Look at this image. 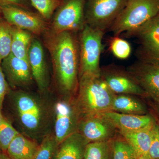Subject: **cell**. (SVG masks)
Listing matches in <instances>:
<instances>
[{
    "mask_svg": "<svg viewBox=\"0 0 159 159\" xmlns=\"http://www.w3.org/2000/svg\"><path fill=\"white\" fill-rule=\"evenodd\" d=\"M73 31L51 32L46 46L51 54L55 86L60 97H74L79 81L78 40Z\"/></svg>",
    "mask_w": 159,
    "mask_h": 159,
    "instance_id": "obj_1",
    "label": "cell"
},
{
    "mask_svg": "<svg viewBox=\"0 0 159 159\" xmlns=\"http://www.w3.org/2000/svg\"><path fill=\"white\" fill-rule=\"evenodd\" d=\"M4 102L26 136L37 141L51 132L52 106L41 97L23 89H11Z\"/></svg>",
    "mask_w": 159,
    "mask_h": 159,
    "instance_id": "obj_2",
    "label": "cell"
},
{
    "mask_svg": "<svg viewBox=\"0 0 159 159\" xmlns=\"http://www.w3.org/2000/svg\"><path fill=\"white\" fill-rule=\"evenodd\" d=\"M115 95L101 75L79 77L74 99L80 118L111 111Z\"/></svg>",
    "mask_w": 159,
    "mask_h": 159,
    "instance_id": "obj_3",
    "label": "cell"
},
{
    "mask_svg": "<svg viewBox=\"0 0 159 159\" xmlns=\"http://www.w3.org/2000/svg\"><path fill=\"white\" fill-rule=\"evenodd\" d=\"M159 14V0H128L109 30L114 36L127 35Z\"/></svg>",
    "mask_w": 159,
    "mask_h": 159,
    "instance_id": "obj_4",
    "label": "cell"
},
{
    "mask_svg": "<svg viewBox=\"0 0 159 159\" xmlns=\"http://www.w3.org/2000/svg\"><path fill=\"white\" fill-rule=\"evenodd\" d=\"M104 34L87 24L80 31L78 40L79 77L101 75L100 58Z\"/></svg>",
    "mask_w": 159,
    "mask_h": 159,
    "instance_id": "obj_5",
    "label": "cell"
},
{
    "mask_svg": "<svg viewBox=\"0 0 159 159\" xmlns=\"http://www.w3.org/2000/svg\"><path fill=\"white\" fill-rule=\"evenodd\" d=\"M128 0H86L84 16L86 24L105 32L125 8Z\"/></svg>",
    "mask_w": 159,
    "mask_h": 159,
    "instance_id": "obj_6",
    "label": "cell"
},
{
    "mask_svg": "<svg viewBox=\"0 0 159 159\" xmlns=\"http://www.w3.org/2000/svg\"><path fill=\"white\" fill-rule=\"evenodd\" d=\"M74 97H60L52 106L53 133L57 145L78 132L80 116Z\"/></svg>",
    "mask_w": 159,
    "mask_h": 159,
    "instance_id": "obj_7",
    "label": "cell"
},
{
    "mask_svg": "<svg viewBox=\"0 0 159 159\" xmlns=\"http://www.w3.org/2000/svg\"><path fill=\"white\" fill-rule=\"evenodd\" d=\"M126 36L138 40L136 54L139 61L159 66V14Z\"/></svg>",
    "mask_w": 159,
    "mask_h": 159,
    "instance_id": "obj_8",
    "label": "cell"
},
{
    "mask_svg": "<svg viewBox=\"0 0 159 159\" xmlns=\"http://www.w3.org/2000/svg\"><path fill=\"white\" fill-rule=\"evenodd\" d=\"M86 0H66L61 4L54 15L51 32L80 31L85 25Z\"/></svg>",
    "mask_w": 159,
    "mask_h": 159,
    "instance_id": "obj_9",
    "label": "cell"
},
{
    "mask_svg": "<svg viewBox=\"0 0 159 159\" xmlns=\"http://www.w3.org/2000/svg\"><path fill=\"white\" fill-rule=\"evenodd\" d=\"M0 10L5 20L11 25L39 35L46 31V20L36 14L20 6L6 5L0 6Z\"/></svg>",
    "mask_w": 159,
    "mask_h": 159,
    "instance_id": "obj_10",
    "label": "cell"
},
{
    "mask_svg": "<svg viewBox=\"0 0 159 159\" xmlns=\"http://www.w3.org/2000/svg\"><path fill=\"white\" fill-rule=\"evenodd\" d=\"M101 76L112 93L116 94L148 97L147 93L127 71L115 66L101 68Z\"/></svg>",
    "mask_w": 159,
    "mask_h": 159,
    "instance_id": "obj_11",
    "label": "cell"
},
{
    "mask_svg": "<svg viewBox=\"0 0 159 159\" xmlns=\"http://www.w3.org/2000/svg\"><path fill=\"white\" fill-rule=\"evenodd\" d=\"M116 128L101 114L80 117L79 132L89 143L113 140Z\"/></svg>",
    "mask_w": 159,
    "mask_h": 159,
    "instance_id": "obj_12",
    "label": "cell"
},
{
    "mask_svg": "<svg viewBox=\"0 0 159 159\" xmlns=\"http://www.w3.org/2000/svg\"><path fill=\"white\" fill-rule=\"evenodd\" d=\"M1 66L11 89L28 88L33 83L34 78L28 59L18 58L11 53L2 61Z\"/></svg>",
    "mask_w": 159,
    "mask_h": 159,
    "instance_id": "obj_13",
    "label": "cell"
},
{
    "mask_svg": "<svg viewBox=\"0 0 159 159\" xmlns=\"http://www.w3.org/2000/svg\"><path fill=\"white\" fill-rule=\"evenodd\" d=\"M148 97L159 101V66L138 61L127 69Z\"/></svg>",
    "mask_w": 159,
    "mask_h": 159,
    "instance_id": "obj_14",
    "label": "cell"
},
{
    "mask_svg": "<svg viewBox=\"0 0 159 159\" xmlns=\"http://www.w3.org/2000/svg\"><path fill=\"white\" fill-rule=\"evenodd\" d=\"M28 60L40 93L46 94L49 86L48 72L43 46L37 39H32Z\"/></svg>",
    "mask_w": 159,
    "mask_h": 159,
    "instance_id": "obj_15",
    "label": "cell"
},
{
    "mask_svg": "<svg viewBox=\"0 0 159 159\" xmlns=\"http://www.w3.org/2000/svg\"><path fill=\"white\" fill-rule=\"evenodd\" d=\"M118 129L120 132L139 130L153 125L156 122L151 115H138L120 113L108 111L100 113Z\"/></svg>",
    "mask_w": 159,
    "mask_h": 159,
    "instance_id": "obj_16",
    "label": "cell"
},
{
    "mask_svg": "<svg viewBox=\"0 0 159 159\" xmlns=\"http://www.w3.org/2000/svg\"><path fill=\"white\" fill-rule=\"evenodd\" d=\"M88 143L79 132L75 133L57 145L53 159H83Z\"/></svg>",
    "mask_w": 159,
    "mask_h": 159,
    "instance_id": "obj_17",
    "label": "cell"
},
{
    "mask_svg": "<svg viewBox=\"0 0 159 159\" xmlns=\"http://www.w3.org/2000/svg\"><path fill=\"white\" fill-rule=\"evenodd\" d=\"M155 124L139 130L120 132L122 138L134 151L137 157L148 155Z\"/></svg>",
    "mask_w": 159,
    "mask_h": 159,
    "instance_id": "obj_18",
    "label": "cell"
},
{
    "mask_svg": "<svg viewBox=\"0 0 159 159\" xmlns=\"http://www.w3.org/2000/svg\"><path fill=\"white\" fill-rule=\"evenodd\" d=\"M39 144L19 133L11 141L6 153L10 159H33Z\"/></svg>",
    "mask_w": 159,
    "mask_h": 159,
    "instance_id": "obj_19",
    "label": "cell"
},
{
    "mask_svg": "<svg viewBox=\"0 0 159 159\" xmlns=\"http://www.w3.org/2000/svg\"><path fill=\"white\" fill-rule=\"evenodd\" d=\"M111 111L132 115H146L148 112L145 103L131 95L125 94L115 95Z\"/></svg>",
    "mask_w": 159,
    "mask_h": 159,
    "instance_id": "obj_20",
    "label": "cell"
},
{
    "mask_svg": "<svg viewBox=\"0 0 159 159\" xmlns=\"http://www.w3.org/2000/svg\"><path fill=\"white\" fill-rule=\"evenodd\" d=\"M32 39L31 32L12 26L11 54L18 58L28 59Z\"/></svg>",
    "mask_w": 159,
    "mask_h": 159,
    "instance_id": "obj_21",
    "label": "cell"
},
{
    "mask_svg": "<svg viewBox=\"0 0 159 159\" xmlns=\"http://www.w3.org/2000/svg\"><path fill=\"white\" fill-rule=\"evenodd\" d=\"M83 159H113V140L89 142L86 146Z\"/></svg>",
    "mask_w": 159,
    "mask_h": 159,
    "instance_id": "obj_22",
    "label": "cell"
},
{
    "mask_svg": "<svg viewBox=\"0 0 159 159\" xmlns=\"http://www.w3.org/2000/svg\"><path fill=\"white\" fill-rule=\"evenodd\" d=\"M12 26L0 20V63L11 53Z\"/></svg>",
    "mask_w": 159,
    "mask_h": 159,
    "instance_id": "obj_23",
    "label": "cell"
},
{
    "mask_svg": "<svg viewBox=\"0 0 159 159\" xmlns=\"http://www.w3.org/2000/svg\"><path fill=\"white\" fill-rule=\"evenodd\" d=\"M57 145L54 133L50 132L42 139L33 159H53Z\"/></svg>",
    "mask_w": 159,
    "mask_h": 159,
    "instance_id": "obj_24",
    "label": "cell"
},
{
    "mask_svg": "<svg viewBox=\"0 0 159 159\" xmlns=\"http://www.w3.org/2000/svg\"><path fill=\"white\" fill-rule=\"evenodd\" d=\"M19 133L3 116L0 120V150L2 152L6 153L11 141Z\"/></svg>",
    "mask_w": 159,
    "mask_h": 159,
    "instance_id": "obj_25",
    "label": "cell"
},
{
    "mask_svg": "<svg viewBox=\"0 0 159 159\" xmlns=\"http://www.w3.org/2000/svg\"><path fill=\"white\" fill-rule=\"evenodd\" d=\"M31 5L45 20L51 19L61 4L60 0H29Z\"/></svg>",
    "mask_w": 159,
    "mask_h": 159,
    "instance_id": "obj_26",
    "label": "cell"
},
{
    "mask_svg": "<svg viewBox=\"0 0 159 159\" xmlns=\"http://www.w3.org/2000/svg\"><path fill=\"white\" fill-rule=\"evenodd\" d=\"M109 46L111 52L119 59H126L131 53V47L129 43L119 36H114L111 39Z\"/></svg>",
    "mask_w": 159,
    "mask_h": 159,
    "instance_id": "obj_27",
    "label": "cell"
},
{
    "mask_svg": "<svg viewBox=\"0 0 159 159\" xmlns=\"http://www.w3.org/2000/svg\"><path fill=\"white\" fill-rule=\"evenodd\" d=\"M136 158L134 151L123 138L113 140V159H136Z\"/></svg>",
    "mask_w": 159,
    "mask_h": 159,
    "instance_id": "obj_28",
    "label": "cell"
},
{
    "mask_svg": "<svg viewBox=\"0 0 159 159\" xmlns=\"http://www.w3.org/2000/svg\"><path fill=\"white\" fill-rule=\"evenodd\" d=\"M148 155L153 158L159 159V124L157 122L154 125L153 136Z\"/></svg>",
    "mask_w": 159,
    "mask_h": 159,
    "instance_id": "obj_29",
    "label": "cell"
},
{
    "mask_svg": "<svg viewBox=\"0 0 159 159\" xmlns=\"http://www.w3.org/2000/svg\"><path fill=\"white\" fill-rule=\"evenodd\" d=\"M10 89H11L6 80L0 63V114H2L4 101Z\"/></svg>",
    "mask_w": 159,
    "mask_h": 159,
    "instance_id": "obj_30",
    "label": "cell"
},
{
    "mask_svg": "<svg viewBox=\"0 0 159 159\" xmlns=\"http://www.w3.org/2000/svg\"><path fill=\"white\" fill-rule=\"evenodd\" d=\"M6 5L20 6L29 9V4L28 0H0V6Z\"/></svg>",
    "mask_w": 159,
    "mask_h": 159,
    "instance_id": "obj_31",
    "label": "cell"
},
{
    "mask_svg": "<svg viewBox=\"0 0 159 159\" xmlns=\"http://www.w3.org/2000/svg\"><path fill=\"white\" fill-rule=\"evenodd\" d=\"M0 159H10L7 155L4 152H2L0 154Z\"/></svg>",
    "mask_w": 159,
    "mask_h": 159,
    "instance_id": "obj_32",
    "label": "cell"
},
{
    "mask_svg": "<svg viewBox=\"0 0 159 159\" xmlns=\"http://www.w3.org/2000/svg\"><path fill=\"white\" fill-rule=\"evenodd\" d=\"M136 159H156L153 158L149 156H141L138 157Z\"/></svg>",
    "mask_w": 159,
    "mask_h": 159,
    "instance_id": "obj_33",
    "label": "cell"
},
{
    "mask_svg": "<svg viewBox=\"0 0 159 159\" xmlns=\"http://www.w3.org/2000/svg\"><path fill=\"white\" fill-rule=\"evenodd\" d=\"M156 102V106L157 107V111L159 114V101H155Z\"/></svg>",
    "mask_w": 159,
    "mask_h": 159,
    "instance_id": "obj_34",
    "label": "cell"
},
{
    "mask_svg": "<svg viewBox=\"0 0 159 159\" xmlns=\"http://www.w3.org/2000/svg\"><path fill=\"white\" fill-rule=\"evenodd\" d=\"M3 115L2 114H0V120H1V119H2V117Z\"/></svg>",
    "mask_w": 159,
    "mask_h": 159,
    "instance_id": "obj_35",
    "label": "cell"
},
{
    "mask_svg": "<svg viewBox=\"0 0 159 159\" xmlns=\"http://www.w3.org/2000/svg\"><path fill=\"white\" fill-rule=\"evenodd\" d=\"M2 151H1V150H0V154H1V153H2Z\"/></svg>",
    "mask_w": 159,
    "mask_h": 159,
    "instance_id": "obj_36",
    "label": "cell"
},
{
    "mask_svg": "<svg viewBox=\"0 0 159 159\" xmlns=\"http://www.w3.org/2000/svg\"><path fill=\"white\" fill-rule=\"evenodd\" d=\"M0 12H1V10H0Z\"/></svg>",
    "mask_w": 159,
    "mask_h": 159,
    "instance_id": "obj_37",
    "label": "cell"
}]
</instances>
